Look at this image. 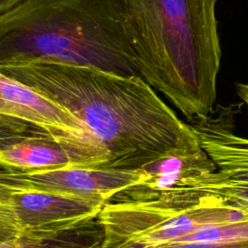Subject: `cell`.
Wrapping results in <instances>:
<instances>
[{"label":"cell","mask_w":248,"mask_h":248,"mask_svg":"<svg viewBox=\"0 0 248 248\" xmlns=\"http://www.w3.org/2000/svg\"><path fill=\"white\" fill-rule=\"evenodd\" d=\"M3 73L81 119L109 156V169L143 165L201 143L140 76L31 61L0 65Z\"/></svg>","instance_id":"cell-1"},{"label":"cell","mask_w":248,"mask_h":248,"mask_svg":"<svg viewBox=\"0 0 248 248\" xmlns=\"http://www.w3.org/2000/svg\"><path fill=\"white\" fill-rule=\"evenodd\" d=\"M217 0H126L140 76L187 118L214 110L221 47Z\"/></svg>","instance_id":"cell-2"},{"label":"cell","mask_w":248,"mask_h":248,"mask_svg":"<svg viewBox=\"0 0 248 248\" xmlns=\"http://www.w3.org/2000/svg\"><path fill=\"white\" fill-rule=\"evenodd\" d=\"M31 61L140 76L126 0H23L0 14V65Z\"/></svg>","instance_id":"cell-3"},{"label":"cell","mask_w":248,"mask_h":248,"mask_svg":"<svg viewBox=\"0 0 248 248\" xmlns=\"http://www.w3.org/2000/svg\"><path fill=\"white\" fill-rule=\"evenodd\" d=\"M105 230L102 248L168 243L208 224L248 219L219 196L184 188L137 198H110L98 216Z\"/></svg>","instance_id":"cell-4"},{"label":"cell","mask_w":248,"mask_h":248,"mask_svg":"<svg viewBox=\"0 0 248 248\" xmlns=\"http://www.w3.org/2000/svg\"><path fill=\"white\" fill-rule=\"evenodd\" d=\"M0 115L44 131L67 148L82 167L108 166V151L81 119L3 73H0Z\"/></svg>","instance_id":"cell-5"},{"label":"cell","mask_w":248,"mask_h":248,"mask_svg":"<svg viewBox=\"0 0 248 248\" xmlns=\"http://www.w3.org/2000/svg\"><path fill=\"white\" fill-rule=\"evenodd\" d=\"M235 106H218L205 117L187 120L217 170L196 177L189 189L221 197L248 214V138L234 133Z\"/></svg>","instance_id":"cell-6"},{"label":"cell","mask_w":248,"mask_h":248,"mask_svg":"<svg viewBox=\"0 0 248 248\" xmlns=\"http://www.w3.org/2000/svg\"><path fill=\"white\" fill-rule=\"evenodd\" d=\"M103 198L0 185V241L57 232L99 216Z\"/></svg>","instance_id":"cell-7"},{"label":"cell","mask_w":248,"mask_h":248,"mask_svg":"<svg viewBox=\"0 0 248 248\" xmlns=\"http://www.w3.org/2000/svg\"><path fill=\"white\" fill-rule=\"evenodd\" d=\"M148 177L142 169L68 167L19 170L1 167L0 185L99 197L108 202L122 190Z\"/></svg>","instance_id":"cell-8"},{"label":"cell","mask_w":248,"mask_h":248,"mask_svg":"<svg viewBox=\"0 0 248 248\" xmlns=\"http://www.w3.org/2000/svg\"><path fill=\"white\" fill-rule=\"evenodd\" d=\"M2 168L44 170L82 167L75 156L53 138L25 122L1 115Z\"/></svg>","instance_id":"cell-9"},{"label":"cell","mask_w":248,"mask_h":248,"mask_svg":"<svg viewBox=\"0 0 248 248\" xmlns=\"http://www.w3.org/2000/svg\"><path fill=\"white\" fill-rule=\"evenodd\" d=\"M140 169L149 177L122 190L113 197L137 198L188 188L194 178L213 172L217 167L201 145L195 149L169 153L143 165Z\"/></svg>","instance_id":"cell-10"},{"label":"cell","mask_w":248,"mask_h":248,"mask_svg":"<svg viewBox=\"0 0 248 248\" xmlns=\"http://www.w3.org/2000/svg\"><path fill=\"white\" fill-rule=\"evenodd\" d=\"M105 230L98 217L75 227L0 241V248H102Z\"/></svg>","instance_id":"cell-11"},{"label":"cell","mask_w":248,"mask_h":248,"mask_svg":"<svg viewBox=\"0 0 248 248\" xmlns=\"http://www.w3.org/2000/svg\"><path fill=\"white\" fill-rule=\"evenodd\" d=\"M122 248H248V239L226 242H195L177 241L168 242L146 247H122Z\"/></svg>","instance_id":"cell-12"},{"label":"cell","mask_w":248,"mask_h":248,"mask_svg":"<svg viewBox=\"0 0 248 248\" xmlns=\"http://www.w3.org/2000/svg\"><path fill=\"white\" fill-rule=\"evenodd\" d=\"M23 0H0V14H3Z\"/></svg>","instance_id":"cell-13"},{"label":"cell","mask_w":248,"mask_h":248,"mask_svg":"<svg viewBox=\"0 0 248 248\" xmlns=\"http://www.w3.org/2000/svg\"><path fill=\"white\" fill-rule=\"evenodd\" d=\"M237 95L245 103L248 108V83L237 84Z\"/></svg>","instance_id":"cell-14"}]
</instances>
